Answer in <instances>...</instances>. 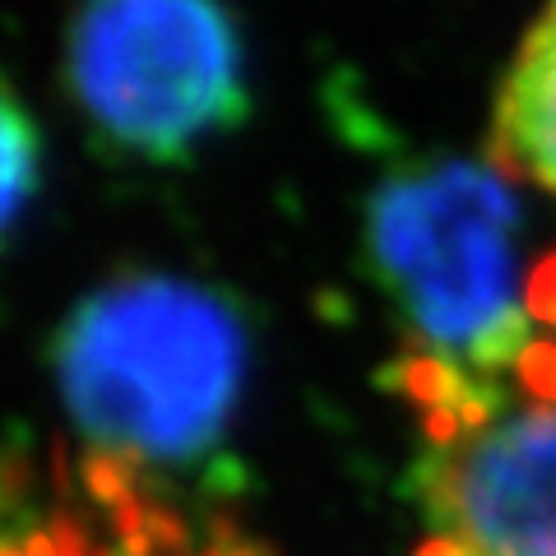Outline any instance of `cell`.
<instances>
[{
  "mask_svg": "<svg viewBox=\"0 0 556 556\" xmlns=\"http://www.w3.org/2000/svg\"><path fill=\"white\" fill-rule=\"evenodd\" d=\"M79 427L116 459H186L214 445L247 380V334L214 292L121 278L79 306L61 343Z\"/></svg>",
  "mask_w": 556,
  "mask_h": 556,
  "instance_id": "6da1fadb",
  "label": "cell"
},
{
  "mask_svg": "<svg viewBox=\"0 0 556 556\" xmlns=\"http://www.w3.org/2000/svg\"><path fill=\"white\" fill-rule=\"evenodd\" d=\"M371 260L413 334L473 371L519 367L529 311L519 306V204L492 167L441 163L380 186L371 200Z\"/></svg>",
  "mask_w": 556,
  "mask_h": 556,
  "instance_id": "7a4b0ae2",
  "label": "cell"
},
{
  "mask_svg": "<svg viewBox=\"0 0 556 556\" xmlns=\"http://www.w3.org/2000/svg\"><path fill=\"white\" fill-rule=\"evenodd\" d=\"M70 84L116 144L181 153L241 112V42L214 5H98L70 33Z\"/></svg>",
  "mask_w": 556,
  "mask_h": 556,
  "instance_id": "3957f363",
  "label": "cell"
},
{
  "mask_svg": "<svg viewBox=\"0 0 556 556\" xmlns=\"http://www.w3.org/2000/svg\"><path fill=\"white\" fill-rule=\"evenodd\" d=\"M413 478L437 533L468 556H556V408L437 445Z\"/></svg>",
  "mask_w": 556,
  "mask_h": 556,
  "instance_id": "277c9868",
  "label": "cell"
},
{
  "mask_svg": "<svg viewBox=\"0 0 556 556\" xmlns=\"http://www.w3.org/2000/svg\"><path fill=\"white\" fill-rule=\"evenodd\" d=\"M492 163L501 177L556 195V10L538 20L515 51L496 98Z\"/></svg>",
  "mask_w": 556,
  "mask_h": 556,
  "instance_id": "5b68a950",
  "label": "cell"
},
{
  "mask_svg": "<svg viewBox=\"0 0 556 556\" xmlns=\"http://www.w3.org/2000/svg\"><path fill=\"white\" fill-rule=\"evenodd\" d=\"M33 186H38V130L0 75V232L24 214Z\"/></svg>",
  "mask_w": 556,
  "mask_h": 556,
  "instance_id": "8992f818",
  "label": "cell"
},
{
  "mask_svg": "<svg viewBox=\"0 0 556 556\" xmlns=\"http://www.w3.org/2000/svg\"><path fill=\"white\" fill-rule=\"evenodd\" d=\"M519 371H525V386L547 408H556V343H529V353L519 357Z\"/></svg>",
  "mask_w": 556,
  "mask_h": 556,
  "instance_id": "52a82bcc",
  "label": "cell"
},
{
  "mask_svg": "<svg viewBox=\"0 0 556 556\" xmlns=\"http://www.w3.org/2000/svg\"><path fill=\"white\" fill-rule=\"evenodd\" d=\"M525 311L538 320L556 325V255H547L543 265L529 274V292H525Z\"/></svg>",
  "mask_w": 556,
  "mask_h": 556,
  "instance_id": "ba28073f",
  "label": "cell"
},
{
  "mask_svg": "<svg viewBox=\"0 0 556 556\" xmlns=\"http://www.w3.org/2000/svg\"><path fill=\"white\" fill-rule=\"evenodd\" d=\"M417 556H468V552L455 543V538H441L437 533V538H427V543L417 547Z\"/></svg>",
  "mask_w": 556,
  "mask_h": 556,
  "instance_id": "9c48e42d",
  "label": "cell"
}]
</instances>
